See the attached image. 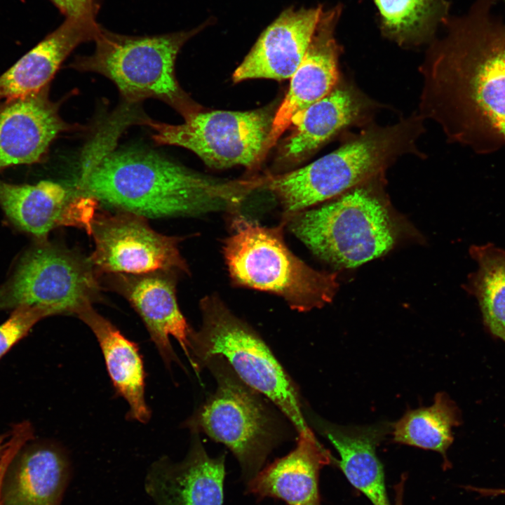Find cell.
<instances>
[{
	"mask_svg": "<svg viewBox=\"0 0 505 505\" xmlns=\"http://www.w3.org/2000/svg\"><path fill=\"white\" fill-rule=\"evenodd\" d=\"M461 412L444 393H438L432 405L408 411L392 424L393 441L440 452L445 457L453 441L452 428L462 424Z\"/></svg>",
	"mask_w": 505,
	"mask_h": 505,
	"instance_id": "obj_26",
	"label": "cell"
},
{
	"mask_svg": "<svg viewBox=\"0 0 505 505\" xmlns=\"http://www.w3.org/2000/svg\"><path fill=\"white\" fill-rule=\"evenodd\" d=\"M469 254L477 269L465 289L476 298L485 330L505 342V250L487 243L471 245Z\"/></svg>",
	"mask_w": 505,
	"mask_h": 505,
	"instance_id": "obj_25",
	"label": "cell"
},
{
	"mask_svg": "<svg viewBox=\"0 0 505 505\" xmlns=\"http://www.w3.org/2000/svg\"><path fill=\"white\" fill-rule=\"evenodd\" d=\"M375 105L353 84L338 82L328 95L292 118L295 128L283 144L281 157L303 160L342 130L364 121Z\"/></svg>",
	"mask_w": 505,
	"mask_h": 505,
	"instance_id": "obj_18",
	"label": "cell"
},
{
	"mask_svg": "<svg viewBox=\"0 0 505 505\" xmlns=\"http://www.w3.org/2000/svg\"><path fill=\"white\" fill-rule=\"evenodd\" d=\"M33 432L32 426L27 422L17 424L11 431L8 445L0 457V505L4 482L8 470L23 445L33 438Z\"/></svg>",
	"mask_w": 505,
	"mask_h": 505,
	"instance_id": "obj_28",
	"label": "cell"
},
{
	"mask_svg": "<svg viewBox=\"0 0 505 505\" xmlns=\"http://www.w3.org/2000/svg\"><path fill=\"white\" fill-rule=\"evenodd\" d=\"M98 201L55 182L15 184L0 180V206L21 230L42 240L59 227H74L90 234Z\"/></svg>",
	"mask_w": 505,
	"mask_h": 505,
	"instance_id": "obj_12",
	"label": "cell"
},
{
	"mask_svg": "<svg viewBox=\"0 0 505 505\" xmlns=\"http://www.w3.org/2000/svg\"><path fill=\"white\" fill-rule=\"evenodd\" d=\"M341 13V6L323 8L306 54L291 76L288 91L273 118L265 154L295 115L325 97L338 83V59L342 50L335 38V29Z\"/></svg>",
	"mask_w": 505,
	"mask_h": 505,
	"instance_id": "obj_13",
	"label": "cell"
},
{
	"mask_svg": "<svg viewBox=\"0 0 505 505\" xmlns=\"http://www.w3.org/2000/svg\"><path fill=\"white\" fill-rule=\"evenodd\" d=\"M424 120L416 113L392 125L370 126L302 168L267 176L264 189L278 199L286 220L381 176L399 157H422L417 142Z\"/></svg>",
	"mask_w": 505,
	"mask_h": 505,
	"instance_id": "obj_3",
	"label": "cell"
},
{
	"mask_svg": "<svg viewBox=\"0 0 505 505\" xmlns=\"http://www.w3.org/2000/svg\"><path fill=\"white\" fill-rule=\"evenodd\" d=\"M323 8L319 6L283 11L263 31L235 70L234 82L291 78L306 54Z\"/></svg>",
	"mask_w": 505,
	"mask_h": 505,
	"instance_id": "obj_17",
	"label": "cell"
},
{
	"mask_svg": "<svg viewBox=\"0 0 505 505\" xmlns=\"http://www.w3.org/2000/svg\"><path fill=\"white\" fill-rule=\"evenodd\" d=\"M330 452L313 432L298 435L295 447L261 469L246 483V490L259 499L276 498L288 505H321L318 477L331 461Z\"/></svg>",
	"mask_w": 505,
	"mask_h": 505,
	"instance_id": "obj_19",
	"label": "cell"
},
{
	"mask_svg": "<svg viewBox=\"0 0 505 505\" xmlns=\"http://www.w3.org/2000/svg\"><path fill=\"white\" fill-rule=\"evenodd\" d=\"M74 129L62 120L48 86L0 105V172L39 162L60 133Z\"/></svg>",
	"mask_w": 505,
	"mask_h": 505,
	"instance_id": "obj_15",
	"label": "cell"
},
{
	"mask_svg": "<svg viewBox=\"0 0 505 505\" xmlns=\"http://www.w3.org/2000/svg\"><path fill=\"white\" fill-rule=\"evenodd\" d=\"M225 454L210 457L198 433H192L185 458L162 457L149 467L144 488L155 505H222Z\"/></svg>",
	"mask_w": 505,
	"mask_h": 505,
	"instance_id": "obj_16",
	"label": "cell"
},
{
	"mask_svg": "<svg viewBox=\"0 0 505 505\" xmlns=\"http://www.w3.org/2000/svg\"><path fill=\"white\" fill-rule=\"evenodd\" d=\"M10 436H11V433H6L4 435H0V457L3 454L4 450L6 449V447L8 445V442Z\"/></svg>",
	"mask_w": 505,
	"mask_h": 505,
	"instance_id": "obj_31",
	"label": "cell"
},
{
	"mask_svg": "<svg viewBox=\"0 0 505 505\" xmlns=\"http://www.w3.org/2000/svg\"><path fill=\"white\" fill-rule=\"evenodd\" d=\"M175 274L156 271L141 274H113L111 285L139 314L166 365L180 363L170 337L178 342L189 359L192 329L176 298Z\"/></svg>",
	"mask_w": 505,
	"mask_h": 505,
	"instance_id": "obj_14",
	"label": "cell"
},
{
	"mask_svg": "<svg viewBox=\"0 0 505 505\" xmlns=\"http://www.w3.org/2000/svg\"><path fill=\"white\" fill-rule=\"evenodd\" d=\"M497 0H476L449 17L420 67L419 114L436 122L447 140L479 154L505 146V23Z\"/></svg>",
	"mask_w": 505,
	"mask_h": 505,
	"instance_id": "obj_1",
	"label": "cell"
},
{
	"mask_svg": "<svg viewBox=\"0 0 505 505\" xmlns=\"http://www.w3.org/2000/svg\"><path fill=\"white\" fill-rule=\"evenodd\" d=\"M89 235L94 250L88 260L98 274L189 273L179 249L181 238L158 233L142 216L119 210L97 213Z\"/></svg>",
	"mask_w": 505,
	"mask_h": 505,
	"instance_id": "obj_11",
	"label": "cell"
},
{
	"mask_svg": "<svg viewBox=\"0 0 505 505\" xmlns=\"http://www.w3.org/2000/svg\"><path fill=\"white\" fill-rule=\"evenodd\" d=\"M42 309L23 305L14 309L10 317L0 325V358L40 320L47 317Z\"/></svg>",
	"mask_w": 505,
	"mask_h": 505,
	"instance_id": "obj_27",
	"label": "cell"
},
{
	"mask_svg": "<svg viewBox=\"0 0 505 505\" xmlns=\"http://www.w3.org/2000/svg\"><path fill=\"white\" fill-rule=\"evenodd\" d=\"M285 223L267 227L242 216L234 220L222 246L230 278L237 286L276 295L298 311L321 308L337 292V275L297 257L285 243Z\"/></svg>",
	"mask_w": 505,
	"mask_h": 505,
	"instance_id": "obj_4",
	"label": "cell"
},
{
	"mask_svg": "<svg viewBox=\"0 0 505 505\" xmlns=\"http://www.w3.org/2000/svg\"><path fill=\"white\" fill-rule=\"evenodd\" d=\"M62 13L66 18L88 22H96L98 10L97 0H50Z\"/></svg>",
	"mask_w": 505,
	"mask_h": 505,
	"instance_id": "obj_29",
	"label": "cell"
},
{
	"mask_svg": "<svg viewBox=\"0 0 505 505\" xmlns=\"http://www.w3.org/2000/svg\"><path fill=\"white\" fill-rule=\"evenodd\" d=\"M370 181L284 220L314 255L330 264L354 268L378 258L394 245L396 229Z\"/></svg>",
	"mask_w": 505,
	"mask_h": 505,
	"instance_id": "obj_6",
	"label": "cell"
},
{
	"mask_svg": "<svg viewBox=\"0 0 505 505\" xmlns=\"http://www.w3.org/2000/svg\"><path fill=\"white\" fill-rule=\"evenodd\" d=\"M76 316L96 337L113 386L128 405V418L141 423L147 422L151 412L144 396L145 372L135 343L97 313L93 305L81 309Z\"/></svg>",
	"mask_w": 505,
	"mask_h": 505,
	"instance_id": "obj_23",
	"label": "cell"
},
{
	"mask_svg": "<svg viewBox=\"0 0 505 505\" xmlns=\"http://www.w3.org/2000/svg\"><path fill=\"white\" fill-rule=\"evenodd\" d=\"M505 4V0H501Z\"/></svg>",
	"mask_w": 505,
	"mask_h": 505,
	"instance_id": "obj_33",
	"label": "cell"
},
{
	"mask_svg": "<svg viewBox=\"0 0 505 505\" xmlns=\"http://www.w3.org/2000/svg\"><path fill=\"white\" fill-rule=\"evenodd\" d=\"M202 324L192 330L189 361L196 371L221 356L246 385L270 400L298 435L312 432L302 412L299 391L261 337L214 295L200 302Z\"/></svg>",
	"mask_w": 505,
	"mask_h": 505,
	"instance_id": "obj_5",
	"label": "cell"
},
{
	"mask_svg": "<svg viewBox=\"0 0 505 505\" xmlns=\"http://www.w3.org/2000/svg\"><path fill=\"white\" fill-rule=\"evenodd\" d=\"M273 118L268 111L195 112L184 122L172 125L144 121L159 144L182 147L208 166L220 169L234 166L251 168L265 154Z\"/></svg>",
	"mask_w": 505,
	"mask_h": 505,
	"instance_id": "obj_10",
	"label": "cell"
},
{
	"mask_svg": "<svg viewBox=\"0 0 505 505\" xmlns=\"http://www.w3.org/2000/svg\"><path fill=\"white\" fill-rule=\"evenodd\" d=\"M97 275L88 258L42 240L25 253L0 287V310L27 305L48 316H76L99 297Z\"/></svg>",
	"mask_w": 505,
	"mask_h": 505,
	"instance_id": "obj_9",
	"label": "cell"
},
{
	"mask_svg": "<svg viewBox=\"0 0 505 505\" xmlns=\"http://www.w3.org/2000/svg\"><path fill=\"white\" fill-rule=\"evenodd\" d=\"M384 36L403 47L431 42L447 20L448 0H373Z\"/></svg>",
	"mask_w": 505,
	"mask_h": 505,
	"instance_id": "obj_24",
	"label": "cell"
},
{
	"mask_svg": "<svg viewBox=\"0 0 505 505\" xmlns=\"http://www.w3.org/2000/svg\"><path fill=\"white\" fill-rule=\"evenodd\" d=\"M208 25L189 31L147 36L117 34L100 28L90 55L76 57L71 67L100 74L110 79L129 102L155 98L184 117L196 112L180 87L175 64L182 46Z\"/></svg>",
	"mask_w": 505,
	"mask_h": 505,
	"instance_id": "obj_7",
	"label": "cell"
},
{
	"mask_svg": "<svg viewBox=\"0 0 505 505\" xmlns=\"http://www.w3.org/2000/svg\"><path fill=\"white\" fill-rule=\"evenodd\" d=\"M470 489L478 492L482 495H505V489L480 488L473 487H471Z\"/></svg>",
	"mask_w": 505,
	"mask_h": 505,
	"instance_id": "obj_30",
	"label": "cell"
},
{
	"mask_svg": "<svg viewBox=\"0 0 505 505\" xmlns=\"http://www.w3.org/2000/svg\"><path fill=\"white\" fill-rule=\"evenodd\" d=\"M20 453L5 477L1 505H60L71 476L66 455L44 444Z\"/></svg>",
	"mask_w": 505,
	"mask_h": 505,
	"instance_id": "obj_22",
	"label": "cell"
},
{
	"mask_svg": "<svg viewBox=\"0 0 505 505\" xmlns=\"http://www.w3.org/2000/svg\"><path fill=\"white\" fill-rule=\"evenodd\" d=\"M266 177L220 180L197 173L154 152L128 149L104 155L84 170L81 193L145 218L234 213Z\"/></svg>",
	"mask_w": 505,
	"mask_h": 505,
	"instance_id": "obj_2",
	"label": "cell"
},
{
	"mask_svg": "<svg viewBox=\"0 0 505 505\" xmlns=\"http://www.w3.org/2000/svg\"><path fill=\"white\" fill-rule=\"evenodd\" d=\"M396 505H401V504H400V497H398V499H397V500H396Z\"/></svg>",
	"mask_w": 505,
	"mask_h": 505,
	"instance_id": "obj_32",
	"label": "cell"
},
{
	"mask_svg": "<svg viewBox=\"0 0 505 505\" xmlns=\"http://www.w3.org/2000/svg\"><path fill=\"white\" fill-rule=\"evenodd\" d=\"M217 388L185 422L191 433L202 432L234 454L247 483L261 469L283 438L281 424L261 394L243 383L221 356L203 365Z\"/></svg>",
	"mask_w": 505,
	"mask_h": 505,
	"instance_id": "obj_8",
	"label": "cell"
},
{
	"mask_svg": "<svg viewBox=\"0 0 505 505\" xmlns=\"http://www.w3.org/2000/svg\"><path fill=\"white\" fill-rule=\"evenodd\" d=\"M100 28L96 22L66 18L0 76V100L23 96L48 86L72 50L83 42L94 40Z\"/></svg>",
	"mask_w": 505,
	"mask_h": 505,
	"instance_id": "obj_20",
	"label": "cell"
},
{
	"mask_svg": "<svg viewBox=\"0 0 505 505\" xmlns=\"http://www.w3.org/2000/svg\"><path fill=\"white\" fill-rule=\"evenodd\" d=\"M315 423L319 432L337 450L339 466L349 483L373 505H390L376 447L391 432L392 424L384 422L368 426H340L321 419Z\"/></svg>",
	"mask_w": 505,
	"mask_h": 505,
	"instance_id": "obj_21",
	"label": "cell"
}]
</instances>
